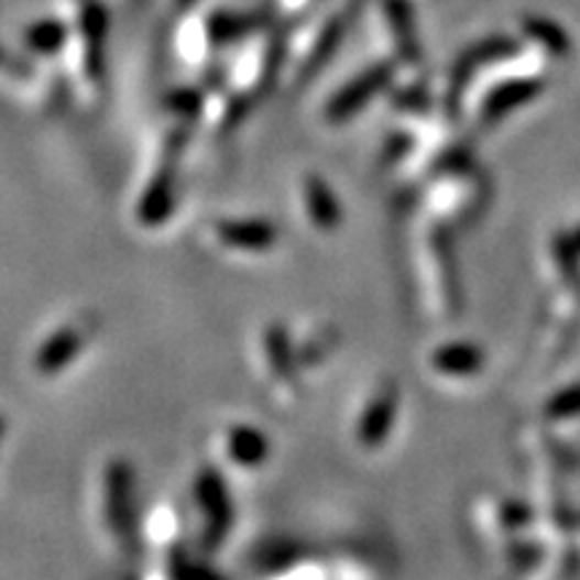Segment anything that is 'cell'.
<instances>
[{
  "instance_id": "6da1fadb",
  "label": "cell",
  "mask_w": 580,
  "mask_h": 580,
  "mask_svg": "<svg viewBox=\"0 0 580 580\" xmlns=\"http://www.w3.org/2000/svg\"><path fill=\"white\" fill-rule=\"evenodd\" d=\"M102 508L113 540L127 554L138 551V479L124 457L108 462L102 473Z\"/></svg>"
},
{
  "instance_id": "7a4b0ae2",
  "label": "cell",
  "mask_w": 580,
  "mask_h": 580,
  "mask_svg": "<svg viewBox=\"0 0 580 580\" xmlns=\"http://www.w3.org/2000/svg\"><path fill=\"white\" fill-rule=\"evenodd\" d=\"M186 149V127H178L167 138V149H164L162 162H158L156 173L151 175L149 186H145L143 197L138 201V221L145 229H158L169 221L175 210V197H178V173H180V156Z\"/></svg>"
},
{
  "instance_id": "3957f363",
  "label": "cell",
  "mask_w": 580,
  "mask_h": 580,
  "mask_svg": "<svg viewBox=\"0 0 580 580\" xmlns=\"http://www.w3.org/2000/svg\"><path fill=\"white\" fill-rule=\"evenodd\" d=\"M194 500L201 511V548L216 554L234 527V503L218 468H201L194 479Z\"/></svg>"
},
{
  "instance_id": "277c9868",
  "label": "cell",
  "mask_w": 580,
  "mask_h": 580,
  "mask_svg": "<svg viewBox=\"0 0 580 580\" xmlns=\"http://www.w3.org/2000/svg\"><path fill=\"white\" fill-rule=\"evenodd\" d=\"M95 322L87 320H73L67 326L57 328L54 333L46 336L44 344L35 350L33 369L39 376H59L67 365L73 363L84 352V347L89 344Z\"/></svg>"
},
{
  "instance_id": "5b68a950",
  "label": "cell",
  "mask_w": 580,
  "mask_h": 580,
  "mask_svg": "<svg viewBox=\"0 0 580 580\" xmlns=\"http://www.w3.org/2000/svg\"><path fill=\"white\" fill-rule=\"evenodd\" d=\"M447 253L441 245L436 242V237H423V242L417 245L419 255V280H423V293H425V307L427 313L433 315H449L455 313L457 304V293H455V274L449 272L447 266L438 269V259Z\"/></svg>"
},
{
  "instance_id": "8992f818",
  "label": "cell",
  "mask_w": 580,
  "mask_h": 580,
  "mask_svg": "<svg viewBox=\"0 0 580 580\" xmlns=\"http://www.w3.org/2000/svg\"><path fill=\"white\" fill-rule=\"evenodd\" d=\"M481 194V180L470 169H451L427 191V210L451 212L449 218H470V212L479 210Z\"/></svg>"
},
{
  "instance_id": "52a82bcc",
  "label": "cell",
  "mask_w": 580,
  "mask_h": 580,
  "mask_svg": "<svg viewBox=\"0 0 580 580\" xmlns=\"http://www.w3.org/2000/svg\"><path fill=\"white\" fill-rule=\"evenodd\" d=\"M395 417H398V390L393 382H382L376 393L365 401L355 425V438L363 449H380L384 438L393 433Z\"/></svg>"
},
{
  "instance_id": "ba28073f",
  "label": "cell",
  "mask_w": 580,
  "mask_h": 580,
  "mask_svg": "<svg viewBox=\"0 0 580 580\" xmlns=\"http://www.w3.org/2000/svg\"><path fill=\"white\" fill-rule=\"evenodd\" d=\"M390 76H393V70H390V65H376L371 67V70L360 73V76L352 78L347 87H341L336 95L328 100L326 106V119L331 121V124H341V121H350L352 116H358L363 111L365 106H369L371 100H374L380 91L390 84Z\"/></svg>"
},
{
  "instance_id": "9c48e42d",
  "label": "cell",
  "mask_w": 580,
  "mask_h": 580,
  "mask_svg": "<svg viewBox=\"0 0 580 580\" xmlns=\"http://www.w3.org/2000/svg\"><path fill=\"white\" fill-rule=\"evenodd\" d=\"M216 237L223 248L240 253H266L277 245V226L266 218H223L216 223Z\"/></svg>"
},
{
  "instance_id": "30bf717a",
  "label": "cell",
  "mask_w": 580,
  "mask_h": 580,
  "mask_svg": "<svg viewBox=\"0 0 580 580\" xmlns=\"http://www.w3.org/2000/svg\"><path fill=\"white\" fill-rule=\"evenodd\" d=\"M427 369L444 382H470L484 369V355H481L479 347H470L466 341H455V344L438 347L427 358Z\"/></svg>"
},
{
  "instance_id": "8fae6325",
  "label": "cell",
  "mask_w": 580,
  "mask_h": 580,
  "mask_svg": "<svg viewBox=\"0 0 580 580\" xmlns=\"http://www.w3.org/2000/svg\"><path fill=\"white\" fill-rule=\"evenodd\" d=\"M540 87H543L540 81L522 76V73H518L516 78H505V81L494 84V87L484 95V100H481V119L484 121L503 119V116L514 111L516 106L529 102L535 95H540Z\"/></svg>"
},
{
  "instance_id": "7c38bea8",
  "label": "cell",
  "mask_w": 580,
  "mask_h": 580,
  "mask_svg": "<svg viewBox=\"0 0 580 580\" xmlns=\"http://www.w3.org/2000/svg\"><path fill=\"white\" fill-rule=\"evenodd\" d=\"M302 199H304V210H307L309 223H313L317 231L339 229V223H341L339 199H336L333 188L328 186L320 175H315V173L304 175Z\"/></svg>"
},
{
  "instance_id": "4fadbf2b",
  "label": "cell",
  "mask_w": 580,
  "mask_h": 580,
  "mask_svg": "<svg viewBox=\"0 0 580 580\" xmlns=\"http://www.w3.org/2000/svg\"><path fill=\"white\" fill-rule=\"evenodd\" d=\"M226 455L237 468L255 470L266 466L269 455H272V444L261 427L253 425H231L226 433Z\"/></svg>"
},
{
  "instance_id": "5bb4252c",
  "label": "cell",
  "mask_w": 580,
  "mask_h": 580,
  "mask_svg": "<svg viewBox=\"0 0 580 580\" xmlns=\"http://www.w3.org/2000/svg\"><path fill=\"white\" fill-rule=\"evenodd\" d=\"M264 352H266V363L269 371L277 382L291 384L296 382V371L302 369L298 365L296 347H293V339L285 326H269L264 333Z\"/></svg>"
},
{
  "instance_id": "9a60e30c",
  "label": "cell",
  "mask_w": 580,
  "mask_h": 580,
  "mask_svg": "<svg viewBox=\"0 0 580 580\" xmlns=\"http://www.w3.org/2000/svg\"><path fill=\"white\" fill-rule=\"evenodd\" d=\"M24 41H28V46L33 48L35 54L52 57V54H57L59 48L65 46L67 28L65 24H59L57 20H44V22L33 24V28H28V33H24Z\"/></svg>"
},
{
  "instance_id": "2e32d148",
  "label": "cell",
  "mask_w": 580,
  "mask_h": 580,
  "mask_svg": "<svg viewBox=\"0 0 580 580\" xmlns=\"http://www.w3.org/2000/svg\"><path fill=\"white\" fill-rule=\"evenodd\" d=\"M167 108L169 113H175L186 124H191L205 111V97H201L199 89H173L167 97Z\"/></svg>"
},
{
  "instance_id": "e0dca14e",
  "label": "cell",
  "mask_w": 580,
  "mask_h": 580,
  "mask_svg": "<svg viewBox=\"0 0 580 580\" xmlns=\"http://www.w3.org/2000/svg\"><path fill=\"white\" fill-rule=\"evenodd\" d=\"M546 417L551 423H567V419L580 417V384H572L565 393L554 395L551 403L546 406Z\"/></svg>"
},
{
  "instance_id": "ac0fdd59",
  "label": "cell",
  "mask_w": 580,
  "mask_h": 580,
  "mask_svg": "<svg viewBox=\"0 0 580 580\" xmlns=\"http://www.w3.org/2000/svg\"><path fill=\"white\" fill-rule=\"evenodd\" d=\"M3 436H6V417L0 414V444H3Z\"/></svg>"
}]
</instances>
